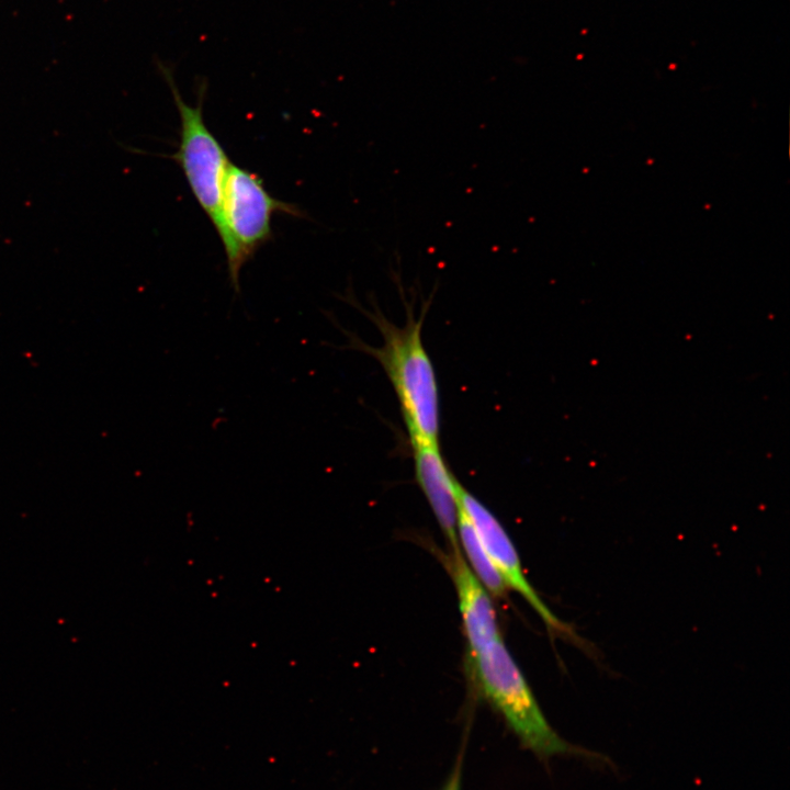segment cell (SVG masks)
Returning <instances> with one entry per match:
<instances>
[{"mask_svg":"<svg viewBox=\"0 0 790 790\" xmlns=\"http://www.w3.org/2000/svg\"><path fill=\"white\" fill-rule=\"evenodd\" d=\"M416 482L448 538L451 549L460 548L458 540V486L439 444H411Z\"/></svg>","mask_w":790,"mask_h":790,"instance_id":"52a82bcc","label":"cell"},{"mask_svg":"<svg viewBox=\"0 0 790 790\" xmlns=\"http://www.w3.org/2000/svg\"><path fill=\"white\" fill-rule=\"evenodd\" d=\"M284 213L301 217L294 204L272 196L261 178L230 162L223 191V230L219 235L225 250L229 284L240 293L242 266L272 237V216Z\"/></svg>","mask_w":790,"mask_h":790,"instance_id":"3957f363","label":"cell"},{"mask_svg":"<svg viewBox=\"0 0 790 790\" xmlns=\"http://www.w3.org/2000/svg\"><path fill=\"white\" fill-rule=\"evenodd\" d=\"M448 567L455 585L470 656L501 637L496 612L488 591L462 555L461 548L447 555Z\"/></svg>","mask_w":790,"mask_h":790,"instance_id":"8992f818","label":"cell"},{"mask_svg":"<svg viewBox=\"0 0 790 790\" xmlns=\"http://www.w3.org/2000/svg\"><path fill=\"white\" fill-rule=\"evenodd\" d=\"M456 494L459 505L471 519L488 557L506 586L521 595L550 629L563 632L565 625L550 611L526 578L519 555L504 527L487 507L461 484Z\"/></svg>","mask_w":790,"mask_h":790,"instance_id":"5b68a950","label":"cell"},{"mask_svg":"<svg viewBox=\"0 0 790 790\" xmlns=\"http://www.w3.org/2000/svg\"><path fill=\"white\" fill-rule=\"evenodd\" d=\"M343 300L374 323L383 342L377 348L369 346L354 332L337 325L349 339L342 348L365 352L382 365L397 396L410 444H439V387L421 336L427 306L417 317L414 305H406L405 325L398 326L388 320L376 306L373 312L365 311L350 291Z\"/></svg>","mask_w":790,"mask_h":790,"instance_id":"6da1fadb","label":"cell"},{"mask_svg":"<svg viewBox=\"0 0 790 790\" xmlns=\"http://www.w3.org/2000/svg\"><path fill=\"white\" fill-rule=\"evenodd\" d=\"M157 65L170 88L180 116V139L171 158L180 166L193 196L219 237L223 230L224 182L230 161L204 120L206 82L203 80L198 87V103L191 105L183 100L172 68L162 61Z\"/></svg>","mask_w":790,"mask_h":790,"instance_id":"277c9868","label":"cell"},{"mask_svg":"<svg viewBox=\"0 0 790 790\" xmlns=\"http://www.w3.org/2000/svg\"><path fill=\"white\" fill-rule=\"evenodd\" d=\"M458 540L464 550L470 567L486 590L495 597H505L507 586L488 557L481 539L466 512L458 503Z\"/></svg>","mask_w":790,"mask_h":790,"instance_id":"ba28073f","label":"cell"},{"mask_svg":"<svg viewBox=\"0 0 790 790\" xmlns=\"http://www.w3.org/2000/svg\"><path fill=\"white\" fill-rule=\"evenodd\" d=\"M470 658L479 693L501 715L521 746L541 759L565 754L605 760L567 743L552 729L501 637Z\"/></svg>","mask_w":790,"mask_h":790,"instance_id":"7a4b0ae2","label":"cell"},{"mask_svg":"<svg viewBox=\"0 0 790 790\" xmlns=\"http://www.w3.org/2000/svg\"><path fill=\"white\" fill-rule=\"evenodd\" d=\"M442 790H461V765H460V763L454 767V770L450 775L448 782L444 785Z\"/></svg>","mask_w":790,"mask_h":790,"instance_id":"9c48e42d","label":"cell"}]
</instances>
